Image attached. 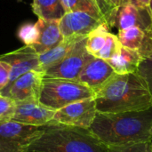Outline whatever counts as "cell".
I'll return each instance as SVG.
<instances>
[{"mask_svg": "<svg viewBox=\"0 0 152 152\" xmlns=\"http://www.w3.org/2000/svg\"><path fill=\"white\" fill-rule=\"evenodd\" d=\"M89 129L108 147L152 142V108L118 114L97 113Z\"/></svg>", "mask_w": 152, "mask_h": 152, "instance_id": "obj_1", "label": "cell"}, {"mask_svg": "<svg viewBox=\"0 0 152 152\" xmlns=\"http://www.w3.org/2000/svg\"><path fill=\"white\" fill-rule=\"evenodd\" d=\"M98 113L118 114L152 108V95L145 81L137 74H115L95 94Z\"/></svg>", "mask_w": 152, "mask_h": 152, "instance_id": "obj_2", "label": "cell"}, {"mask_svg": "<svg viewBox=\"0 0 152 152\" xmlns=\"http://www.w3.org/2000/svg\"><path fill=\"white\" fill-rule=\"evenodd\" d=\"M28 152H110L90 129L61 124L44 126L41 135Z\"/></svg>", "mask_w": 152, "mask_h": 152, "instance_id": "obj_3", "label": "cell"}, {"mask_svg": "<svg viewBox=\"0 0 152 152\" xmlns=\"http://www.w3.org/2000/svg\"><path fill=\"white\" fill-rule=\"evenodd\" d=\"M95 94L87 86L75 80L44 78L39 102L53 110H59L67 105L94 97Z\"/></svg>", "mask_w": 152, "mask_h": 152, "instance_id": "obj_4", "label": "cell"}, {"mask_svg": "<svg viewBox=\"0 0 152 152\" xmlns=\"http://www.w3.org/2000/svg\"><path fill=\"white\" fill-rule=\"evenodd\" d=\"M44 126H29L13 120L0 124V152H28L41 135Z\"/></svg>", "mask_w": 152, "mask_h": 152, "instance_id": "obj_5", "label": "cell"}, {"mask_svg": "<svg viewBox=\"0 0 152 152\" xmlns=\"http://www.w3.org/2000/svg\"><path fill=\"white\" fill-rule=\"evenodd\" d=\"M86 37L80 39L66 57L45 71V78H61L77 81L86 64L94 57L86 48Z\"/></svg>", "mask_w": 152, "mask_h": 152, "instance_id": "obj_6", "label": "cell"}, {"mask_svg": "<svg viewBox=\"0 0 152 152\" xmlns=\"http://www.w3.org/2000/svg\"><path fill=\"white\" fill-rule=\"evenodd\" d=\"M94 97L78 101L55 111L49 124H61L89 129L97 115Z\"/></svg>", "mask_w": 152, "mask_h": 152, "instance_id": "obj_7", "label": "cell"}, {"mask_svg": "<svg viewBox=\"0 0 152 152\" xmlns=\"http://www.w3.org/2000/svg\"><path fill=\"white\" fill-rule=\"evenodd\" d=\"M110 28L117 27L118 30L139 27L145 31L151 29V19L148 8H142L130 0H126L118 5L107 20Z\"/></svg>", "mask_w": 152, "mask_h": 152, "instance_id": "obj_8", "label": "cell"}, {"mask_svg": "<svg viewBox=\"0 0 152 152\" xmlns=\"http://www.w3.org/2000/svg\"><path fill=\"white\" fill-rule=\"evenodd\" d=\"M106 22L104 17L96 12L74 11L64 13L60 20V29L64 38L87 37L90 32Z\"/></svg>", "mask_w": 152, "mask_h": 152, "instance_id": "obj_9", "label": "cell"}, {"mask_svg": "<svg viewBox=\"0 0 152 152\" xmlns=\"http://www.w3.org/2000/svg\"><path fill=\"white\" fill-rule=\"evenodd\" d=\"M45 78V72L30 70L15 79L1 93L12 99L14 102H21L31 99H38Z\"/></svg>", "mask_w": 152, "mask_h": 152, "instance_id": "obj_10", "label": "cell"}, {"mask_svg": "<svg viewBox=\"0 0 152 152\" xmlns=\"http://www.w3.org/2000/svg\"><path fill=\"white\" fill-rule=\"evenodd\" d=\"M15 102V112L12 120L25 125L37 126H46L53 120L55 114V110L43 105L38 99Z\"/></svg>", "mask_w": 152, "mask_h": 152, "instance_id": "obj_11", "label": "cell"}, {"mask_svg": "<svg viewBox=\"0 0 152 152\" xmlns=\"http://www.w3.org/2000/svg\"><path fill=\"white\" fill-rule=\"evenodd\" d=\"M0 60L6 61L11 66L9 85L30 70L42 71L39 63V54L30 45H23L17 50L1 54Z\"/></svg>", "mask_w": 152, "mask_h": 152, "instance_id": "obj_12", "label": "cell"}, {"mask_svg": "<svg viewBox=\"0 0 152 152\" xmlns=\"http://www.w3.org/2000/svg\"><path fill=\"white\" fill-rule=\"evenodd\" d=\"M115 74L114 69L107 61L93 57L84 67L77 81L96 94Z\"/></svg>", "mask_w": 152, "mask_h": 152, "instance_id": "obj_13", "label": "cell"}, {"mask_svg": "<svg viewBox=\"0 0 152 152\" xmlns=\"http://www.w3.org/2000/svg\"><path fill=\"white\" fill-rule=\"evenodd\" d=\"M35 24L38 31V37L36 43L30 46L38 54L51 50L64 39L60 29V20L38 19Z\"/></svg>", "mask_w": 152, "mask_h": 152, "instance_id": "obj_14", "label": "cell"}, {"mask_svg": "<svg viewBox=\"0 0 152 152\" xmlns=\"http://www.w3.org/2000/svg\"><path fill=\"white\" fill-rule=\"evenodd\" d=\"M141 61L142 55L139 51L122 46L120 51L107 61L116 74L124 75L136 73Z\"/></svg>", "mask_w": 152, "mask_h": 152, "instance_id": "obj_15", "label": "cell"}, {"mask_svg": "<svg viewBox=\"0 0 152 152\" xmlns=\"http://www.w3.org/2000/svg\"><path fill=\"white\" fill-rule=\"evenodd\" d=\"M84 37H86L64 38L60 44H58L51 50L39 54V63L41 70L45 72L46 69L55 66L60 61H61L75 46V45Z\"/></svg>", "mask_w": 152, "mask_h": 152, "instance_id": "obj_16", "label": "cell"}, {"mask_svg": "<svg viewBox=\"0 0 152 152\" xmlns=\"http://www.w3.org/2000/svg\"><path fill=\"white\" fill-rule=\"evenodd\" d=\"M32 10L43 20H61L65 13L61 0H33Z\"/></svg>", "mask_w": 152, "mask_h": 152, "instance_id": "obj_17", "label": "cell"}, {"mask_svg": "<svg viewBox=\"0 0 152 152\" xmlns=\"http://www.w3.org/2000/svg\"><path fill=\"white\" fill-rule=\"evenodd\" d=\"M109 33L110 27L104 22L88 34L86 38V48L91 55L97 57L106 43Z\"/></svg>", "mask_w": 152, "mask_h": 152, "instance_id": "obj_18", "label": "cell"}, {"mask_svg": "<svg viewBox=\"0 0 152 152\" xmlns=\"http://www.w3.org/2000/svg\"><path fill=\"white\" fill-rule=\"evenodd\" d=\"M118 37L124 47L140 51L145 38V30L139 27H133L124 30H118Z\"/></svg>", "mask_w": 152, "mask_h": 152, "instance_id": "obj_19", "label": "cell"}, {"mask_svg": "<svg viewBox=\"0 0 152 152\" xmlns=\"http://www.w3.org/2000/svg\"><path fill=\"white\" fill-rule=\"evenodd\" d=\"M61 2L65 13L74 11H85L102 14L94 0H61Z\"/></svg>", "mask_w": 152, "mask_h": 152, "instance_id": "obj_20", "label": "cell"}, {"mask_svg": "<svg viewBox=\"0 0 152 152\" xmlns=\"http://www.w3.org/2000/svg\"><path fill=\"white\" fill-rule=\"evenodd\" d=\"M121 47H122V45L118 37V36L110 32L107 37V40H106V43H105L103 48L98 53L96 58L109 61L110 59L114 57L120 51Z\"/></svg>", "mask_w": 152, "mask_h": 152, "instance_id": "obj_21", "label": "cell"}, {"mask_svg": "<svg viewBox=\"0 0 152 152\" xmlns=\"http://www.w3.org/2000/svg\"><path fill=\"white\" fill-rule=\"evenodd\" d=\"M136 73L145 81L152 95V52L142 55V61Z\"/></svg>", "mask_w": 152, "mask_h": 152, "instance_id": "obj_22", "label": "cell"}, {"mask_svg": "<svg viewBox=\"0 0 152 152\" xmlns=\"http://www.w3.org/2000/svg\"><path fill=\"white\" fill-rule=\"evenodd\" d=\"M17 36L20 40H21L24 45H32L36 43L38 37V31L36 24L33 23H24L19 29Z\"/></svg>", "mask_w": 152, "mask_h": 152, "instance_id": "obj_23", "label": "cell"}, {"mask_svg": "<svg viewBox=\"0 0 152 152\" xmlns=\"http://www.w3.org/2000/svg\"><path fill=\"white\" fill-rule=\"evenodd\" d=\"M16 102L8 96H0V124L12 120L15 112Z\"/></svg>", "mask_w": 152, "mask_h": 152, "instance_id": "obj_24", "label": "cell"}, {"mask_svg": "<svg viewBox=\"0 0 152 152\" xmlns=\"http://www.w3.org/2000/svg\"><path fill=\"white\" fill-rule=\"evenodd\" d=\"M110 152H152V142L109 147Z\"/></svg>", "mask_w": 152, "mask_h": 152, "instance_id": "obj_25", "label": "cell"}, {"mask_svg": "<svg viewBox=\"0 0 152 152\" xmlns=\"http://www.w3.org/2000/svg\"><path fill=\"white\" fill-rule=\"evenodd\" d=\"M95 3L97 4V5L99 6L102 14L103 15L106 23L108 19L110 18L112 11L120 4H122L123 2L126 1V0H94Z\"/></svg>", "mask_w": 152, "mask_h": 152, "instance_id": "obj_26", "label": "cell"}, {"mask_svg": "<svg viewBox=\"0 0 152 152\" xmlns=\"http://www.w3.org/2000/svg\"><path fill=\"white\" fill-rule=\"evenodd\" d=\"M11 66L6 61L0 60V91L2 92L10 83Z\"/></svg>", "mask_w": 152, "mask_h": 152, "instance_id": "obj_27", "label": "cell"}, {"mask_svg": "<svg viewBox=\"0 0 152 152\" xmlns=\"http://www.w3.org/2000/svg\"><path fill=\"white\" fill-rule=\"evenodd\" d=\"M139 52L141 55H144L152 52V31H145V38Z\"/></svg>", "mask_w": 152, "mask_h": 152, "instance_id": "obj_28", "label": "cell"}, {"mask_svg": "<svg viewBox=\"0 0 152 152\" xmlns=\"http://www.w3.org/2000/svg\"><path fill=\"white\" fill-rule=\"evenodd\" d=\"M130 1H132L134 4L142 8H148L149 4L151 2V0H130Z\"/></svg>", "mask_w": 152, "mask_h": 152, "instance_id": "obj_29", "label": "cell"}, {"mask_svg": "<svg viewBox=\"0 0 152 152\" xmlns=\"http://www.w3.org/2000/svg\"><path fill=\"white\" fill-rule=\"evenodd\" d=\"M148 10H149L150 15H151V29L150 31H152V0H151V2H150V4H149Z\"/></svg>", "mask_w": 152, "mask_h": 152, "instance_id": "obj_30", "label": "cell"}, {"mask_svg": "<svg viewBox=\"0 0 152 152\" xmlns=\"http://www.w3.org/2000/svg\"><path fill=\"white\" fill-rule=\"evenodd\" d=\"M2 95V93H1V91H0V96Z\"/></svg>", "mask_w": 152, "mask_h": 152, "instance_id": "obj_31", "label": "cell"}]
</instances>
